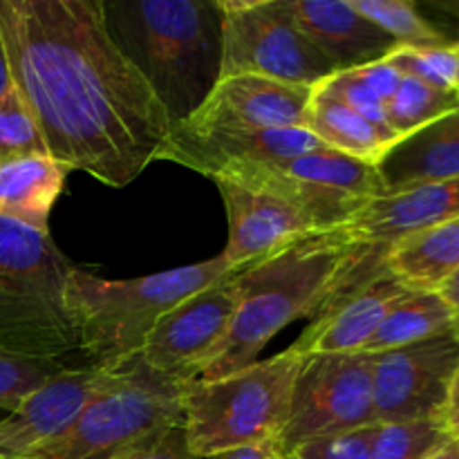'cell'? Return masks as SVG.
I'll list each match as a JSON object with an SVG mask.
<instances>
[{
	"label": "cell",
	"instance_id": "1",
	"mask_svg": "<svg viewBox=\"0 0 459 459\" xmlns=\"http://www.w3.org/2000/svg\"><path fill=\"white\" fill-rule=\"evenodd\" d=\"M12 83L48 155L112 188L157 161L170 119L112 40L99 0H0Z\"/></svg>",
	"mask_w": 459,
	"mask_h": 459
},
{
	"label": "cell",
	"instance_id": "2",
	"mask_svg": "<svg viewBox=\"0 0 459 459\" xmlns=\"http://www.w3.org/2000/svg\"><path fill=\"white\" fill-rule=\"evenodd\" d=\"M366 247L341 229L294 242L238 272L240 300L227 334L197 363L193 379L209 381L258 361L264 345L290 323L316 318L348 285Z\"/></svg>",
	"mask_w": 459,
	"mask_h": 459
},
{
	"label": "cell",
	"instance_id": "3",
	"mask_svg": "<svg viewBox=\"0 0 459 459\" xmlns=\"http://www.w3.org/2000/svg\"><path fill=\"white\" fill-rule=\"evenodd\" d=\"M103 16L112 40L151 85L170 126L186 121L220 81L218 0L103 3Z\"/></svg>",
	"mask_w": 459,
	"mask_h": 459
},
{
	"label": "cell",
	"instance_id": "4",
	"mask_svg": "<svg viewBox=\"0 0 459 459\" xmlns=\"http://www.w3.org/2000/svg\"><path fill=\"white\" fill-rule=\"evenodd\" d=\"M238 272L224 255L130 281H106L74 267L67 278V307L88 366L115 372L139 357L152 327L195 291Z\"/></svg>",
	"mask_w": 459,
	"mask_h": 459
},
{
	"label": "cell",
	"instance_id": "5",
	"mask_svg": "<svg viewBox=\"0 0 459 459\" xmlns=\"http://www.w3.org/2000/svg\"><path fill=\"white\" fill-rule=\"evenodd\" d=\"M72 269L49 233L0 218V352L63 363L79 350L67 307Z\"/></svg>",
	"mask_w": 459,
	"mask_h": 459
},
{
	"label": "cell",
	"instance_id": "6",
	"mask_svg": "<svg viewBox=\"0 0 459 459\" xmlns=\"http://www.w3.org/2000/svg\"><path fill=\"white\" fill-rule=\"evenodd\" d=\"M303 359L290 348L231 375L184 384L188 451L204 459L238 448L276 444L290 420L291 394Z\"/></svg>",
	"mask_w": 459,
	"mask_h": 459
},
{
	"label": "cell",
	"instance_id": "7",
	"mask_svg": "<svg viewBox=\"0 0 459 459\" xmlns=\"http://www.w3.org/2000/svg\"><path fill=\"white\" fill-rule=\"evenodd\" d=\"M182 388V381L133 359L108 375L70 430L25 459H108L184 426Z\"/></svg>",
	"mask_w": 459,
	"mask_h": 459
},
{
	"label": "cell",
	"instance_id": "8",
	"mask_svg": "<svg viewBox=\"0 0 459 459\" xmlns=\"http://www.w3.org/2000/svg\"><path fill=\"white\" fill-rule=\"evenodd\" d=\"M213 179L276 193L299 206L321 233L341 229L363 206L385 195L375 164L325 146L285 161L236 166Z\"/></svg>",
	"mask_w": 459,
	"mask_h": 459
},
{
	"label": "cell",
	"instance_id": "9",
	"mask_svg": "<svg viewBox=\"0 0 459 459\" xmlns=\"http://www.w3.org/2000/svg\"><path fill=\"white\" fill-rule=\"evenodd\" d=\"M218 7L222 13L220 79L251 74L316 88L339 72L300 34L281 0H218Z\"/></svg>",
	"mask_w": 459,
	"mask_h": 459
},
{
	"label": "cell",
	"instance_id": "10",
	"mask_svg": "<svg viewBox=\"0 0 459 459\" xmlns=\"http://www.w3.org/2000/svg\"><path fill=\"white\" fill-rule=\"evenodd\" d=\"M372 424V354H309L296 375L290 420L276 451L291 455L309 439Z\"/></svg>",
	"mask_w": 459,
	"mask_h": 459
},
{
	"label": "cell",
	"instance_id": "11",
	"mask_svg": "<svg viewBox=\"0 0 459 459\" xmlns=\"http://www.w3.org/2000/svg\"><path fill=\"white\" fill-rule=\"evenodd\" d=\"M459 363V332L372 354L377 424L442 420L448 385Z\"/></svg>",
	"mask_w": 459,
	"mask_h": 459
},
{
	"label": "cell",
	"instance_id": "12",
	"mask_svg": "<svg viewBox=\"0 0 459 459\" xmlns=\"http://www.w3.org/2000/svg\"><path fill=\"white\" fill-rule=\"evenodd\" d=\"M238 272L195 291L166 312L148 334L139 361L160 375L188 384L197 363L222 341L231 325L240 300Z\"/></svg>",
	"mask_w": 459,
	"mask_h": 459
},
{
	"label": "cell",
	"instance_id": "13",
	"mask_svg": "<svg viewBox=\"0 0 459 459\" xmlns=\"http://www.w3.org/2000/svg\"><path fill=\"white\" fill-rule=\"evenodd\" d=\"M411 290L402 285L385 263L368 260L352 281L334 294L291 350L309 354H357L381 325L388 309Z\"/></svg>",
	"mask_w": 459,
	"mask_h": 459
},
{
	"label": "cell",
	"instance_id": "14",
	"mask_svg": "<svg viewBox=\"0 0 459 459\" xmlns=\"http://www.w3.org/2000/svg\"><path fill=\"white\" fill-rule=\"evenodd\" d=\"M316 148L323 143L305 128L224 130L175 124L157 160L175 161L213 179L236 166L285 161Z\"/></svg>",
	"mask_w": 459,
	"mask_h": 459
},
{
	"label": "cell",
	"instance_id": "15",
	"mask_svg": "<svg viewBox=\"0 0 459 459\" xmlns=\"http://www.w3.org/2000/svg\"><path fill=\"white\" fill-rule=\"evenodd\" d=\"M213 182L227 209L229 242L222 255L231 269H247L321 233L299 206L276 193L229 179Z\"/></svg>",
	"mask_w": 459,
	"mask_h": 459
},
{
	"label": "cell",
	"instance_id": "16",
	"mask_svg": "<svg viewBox=\"0 0 459 459\" xmlns=\"http://www.w3.org/2000/svg\"><path fill=\"white\" fill-rule=\"evenodd\" d=\"M110 372L63 368L0 420V459H25L72 429Z\"/></svg>",
	"mask_w": 459,
	"mask_h": 459
},
{
	"label": "cell",
	"instance_id": "17",
	"mask_svg": "<svg viewBox=\"0 0 459 459\" xmlns=\"http://www.w3.org/2000/svg\"><path fill=\"white\" fill-rule=\"evenodd\" d=\"M312 90L251 74L224 76L182 124L224 130L305 128Z\"/></svg>",
	"mask_w": 459,
	"mask_h": 459
},
{
	"label": "cell",
	"instance_id": "18",
	"mask_svg": "<svg viewBox=\"0 0 459 459\" xmlns=\"http://www.w3.org/2000/svg\"><path fill=\"white\" fill-rule=\"evenodd\" d=\"M459 215V178L420 184L388 193L363 206L348 224L343 236L357 247L385 251L402 238L442 224Z\"/></svg>",
	"mask_w": 459,
	"mask_h": 459
},
{
	"label": "cell",
	"instance_id": "19",
	"mask_svg": "<svg viewBox=\"0 0 459 459\" xmlns=\"http://www.w3.org/2000/svg\"><path fill=\"white\" fill-rule=\"evenodd\" d=\"M281 4L300 34L339 72L381 61L397 48L350 0H281Z\"/></svg>",
	"mask_w": 459,
	"mask_h": 459
},
{
	"label": "cell",
	"instance_id": "20",
	"mask_svg": "<svg viewBox=\"0 0 459 459\" xmlns=\"http://www.w3.org/2000/svg\"><path fill=\"white\" fill-rule=\"evenodd\" d=\"M388 193L459 178V108L399 139L377 164Z\"/></svg>",
	"mask_w": 459,
	"mask_h": 459
},
{
	"label": "cell",
	"instance_id": "21",
	"mask_svg": "<svg viewBox=\"0 0 459 459\" xmlns=\"http://www.w3.org/2000/svg\"><path fill=\"white\" fill-rule=\"evenodd\" d=\"M65 170L48 152L0 161V218L49 233V213L63 191Z\"/></svg>",
	"mask_w": 459,
	"mask_h": 459
},
{
	"label": "cell",
	"instance_id": "22",
	"mask_svg": "<svg viewBox=\"0 0 459 459\" xmlns=\"http://www.w3.org/2000/svg\"><path fill=\"white\" fill-rule=\"evenodd\" d=\"M385 267L411 291H437L459 269V215L385 249Z\"/></svg>",
	"mask_w": 459,
	"mask_h": 459
},
{
	"label": "cell",
	"instance_id": "23",
	"mask_svg": "<svg viewBox=\"0 0 459 459\" xmlns=\"http://www.w3.org/2000/svg\"><path fill=\"white\" fill-rule=\"evenodd\" d=\"M305 130H309L325 148L370 161L375 166L397 143L394 139L379 133L375 126L368 124L361 115L345 106L341 99L332 97L318 88L312 90Z\"/></svg>",
	"mask_w": 459,
	"mask_h": 459
},
{
	"label": "cell",
	"instance_id": "24",
	"mask_svg": "<svg viewBox=\"0 0 459 459\" xmlns=\"http://www.w3.org/2000/svg\"><path fill=\"white\" fill-rule=\"evenodd\" d=\"M455 330V314L437 291L403 294L368 341L361 354H381Z\"/></svg>",
	"mask_w": 459,
	"mask_h": 459
},
{
	"label": "cell",
	"instance_id": "25",
	"mask_svg": "<svg viewBox=\"0 0 459 459\" xmlns=\"http://www.w3.org/2000/svg\"><path fill=\"white\" fill-rule=\"evenodd\" d=\"M457 108L459 99L455 92H444L433 85L403 76L394 97L385 103V121L388 128L399 139H403Z\"/></svg>",
	"mask_w": 459,
	"mask_h": 459
},
{
	"label": "cell",
	"instance_id": "26",
	"mask_svg": "<svg viewBox=\"0 0 459 459\" xmlns=\"http://www.w3.org/2000/svg\"><path fill=\"white\" fill-rule=\"evenodd\" d=\"M363 18L388 34L399 48H430L451 43L408 0H350Z\"/></svg>",
	"mask_w": 459,
	"mask_h": 459
},
{
	"label": "cell",
	"instance_id": "27",
	"mask_svg": "<svg viewBox=\"0 0 459 459\" xmlns=\"http://www.w3.org/2000/svg\"><path fill=\"white\" fill-rule=\"evenodd\" d=\"M453 437L439 417L377 424L372 459H426Z\"/></svg>",
	"mask_w": 459,
	"mask_h": 459
},
{
	"label": "cell",
	"instance_id": "28",
	"mask_svg": "<svg viewBox=\"0 0 459 459\" xmlns=\"http://www.w3.org/2000/svg\"><path fill=\"white\" fill-rule=\"evenodd\" d=\"M385 61L393 63L402 72V76H411L444 92H455L459 72L455 43L430 45V48H399L397 45L385 56Z\"/></svg>",
	"mask_w": 459,
	"mask_h": 459
},
{
	"label": "cell",
	"instance_id": "29",
	"mask_svg": "<svg viewBox=\"0 0 459 459\" xmlns=\"http://www.w3.org/2000/svg\"><path fill=\"white\" fill-rule=\"evenodd\" d=\"M43 152H48V148L39 126L27 103L12 85L0 99V161Z\"/></svg>",
	"mask_w": 459,
	"mask_h": 459
},
{
	"label": "cell",
	"instance_id": "30",
	"mask_svg": "<svg viewBox=\"0 0 459 459\" xmlns=\"http://www.w3.org/2000/svg\"><path fill=\"white\" fill-rule=\"evenodd\" d=\"M67 368L61 361L13 357L0 352V411L12 412L36 388Z\"/></svg>",
	"mask_w": 459,
	"mask_h": 459
},
{
	"label": "cell",
	"instance_id": "31",
	"mask_svg": "<svg viewBox=\"0 0 459 459\" xmlns=\"http://www.w3.org/2000/svg\"><path fill=\"white\" fill-rule=\"evenodd\" d=\"M323 92L332 94V97L341 99L348 108H352L357 115H361L368 124L375 126L379 133H384L385 137L399 142L397 134L388 128V121H385V103L377 97L375 92L366 88L352 72H336L330 79L323 81L321 85H316Z\"/></svg>",
	"mask_w": 459,
	"mask_h": 459
},
{
	"label": "cell",
	"instance_id": "32",
	"mask_svg": "<svg viewBox=\"0 0 459 459\" xmlns=\"http://www.w3.org/2000/svg\"><path fill=\"white\" fill-rule=\"evenodd\" d=\"M377 424L363 429L343 430L300 444L291 457L294 459H372V439Z\"/></svg>",
	"mask_w": 459,
	"mask_h": 459
},
{
	"label": "cell",
	"instance_id": "33",
	"mask_svg": "<svg viewBox=\"0 0 459 459\" xmlns=\"http://www.w3.org/2000/svg\"><path fill=\"white\" fill-rule=\"evenodd\" d=\"M108 459H200L188 451L184 426L166 430V433L155 435L151 439L134 444V446L124 448Z\"/></svg>",
	"mask_w": 459,
	"mask_h": 459
},
{
	"label": "cell",
	"instance_id": "34",
	"mask_svg": "<svg viewBox=\"0 0 459 459\" xmlns=\"http://www.w3.org/2000/svg\"><path fill=\"white\" fill-rule=\"evenodd\" d=\"M350 72H352L370 92H375L384 103H388L390 99L394 97V92H397L399 83H402L403 79L402 72H399L393 63L385 61V58H381V61L377 63H368V65L354 67V70Z\"/></svg>",
	"mask_w": 459,
	"mask_h": 459
},
{
	"label": "cell",
	"instance_id": "35",
	"mask_svg": "<svg viewBox=\"0 0 459 459\" xmlns=\"http://www.w3.org/2000/svg\"><path fill=\"white\" fill-rule=\"evenodd\" d=\"M442 421L444 426L448 429V433L453 437H459V363L453 372L451 385H448V394H446V403H444V412H442Z\"/></svg>",
	"mask_w": 459,
	"mask_h": 459
},
{
	"label": "cell",
	"instance_id": "36",
	"mask_svg": "<svg viewBox=\"0 0 459 459\" xmlns=\"http://www.w3.org/2000/svg\"><path fill=\"white\" fill-rule=\"evenodd\" d=\"M276 457H278L276 444H263V446L238 448V451L220 453V455H211L204 459H276Z\"/></svg>",
	"mask_w": 459,
	"mask_h": 459
},
{
	"label": "cell",
	"instance_id": "37",
	"mask_svg": "<svg viewBox=\"0 0 459 459\" xmlns=\"http://www.w3.org/2000/svg\"><path fill=\"white\" fill-rule=\"evenodd\" d=\"M437 294L446 300L448 307H451L453 314H455V330L459 332V269L451 278H448L446 282H444L442 287H439Z\"/></svg>",
	"mask_w": 459,
	"mask_h": 459
},
{
	"label": "cell",
	"instance_id": "38",
	"mask_svg": "<svg viewBox=\"0 0 459 459\" xmlns=\"http://www.w3.org/2000/svg\"><path fill=\"white\" fill-rule=\"evenodd\" d=\"M12 72H9V61H7V52H4V43H3V34H0V99L3 94L12 88Z\"/></svg>",
	"mask_w": 459,
	"mask_h": 459
},
{
	"label": "cell",
	"instance_id": "39",
	"mask_svg": "<svg viewBox=\"0 0 459 459\" xmlns=\"http://www.w3.org/2000/svg\"><path fill=\"white\" fill-rule=\"evenodd\" d=\"M426 459H459V439H451L446 446H442L439 451H435L433 455Z\"/></svg>",
	"mask_w": 459,
	"mask_h": 459
},
{
	"label": "cell",
	"instance_id": "40",
	"mask_svg": "<svg viewBox=\"0 0 459 459\" xmlns=\"http://www.w3.org/2000/svg\"><path fill=\"white\" fill-rule=\"evenodd\" d=\"M455 45H457V56H459V39L455 40ZM455 94H457V99H459V72H457V88H455Z\"/></svg>",
	"mask_w": 459,
	"mask_h": 459
},
{
	"label": "cell",
	"instance_id": "41",
	"mask_svg": "<svg viewBox=\"0 0 459 459\" xmlns=\"http://www.w3.org/2000/svg\"><path fill=\"white\" fill-rule=\"evenodd\" d=\"M276 459H294V457H291V455H281V453H278Z\"/></svg>",
	"mask_w": 459,
	"mask_h": 459
},
{
	"label": "cell",
	"instance_id": "42",
	"mask_svg": "<svg viewBox=\"0 0 459 459\" xmlns=\"http://www.w3.org/2000/svg\"><path fill=\"white\" fill-rule=\"evenodd\" d=\"M457 439H459V437H457Z\"/></svg>",
	"mask_w": 459,
	"mask_h": 459
}]
</instances>
